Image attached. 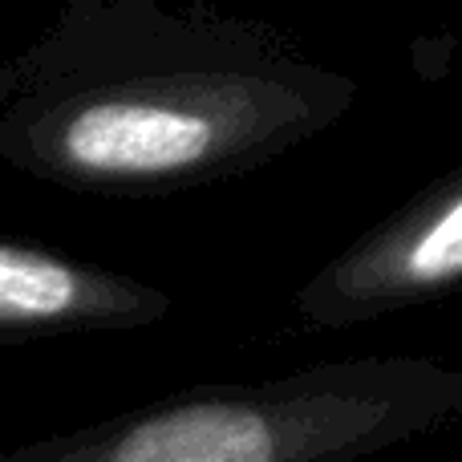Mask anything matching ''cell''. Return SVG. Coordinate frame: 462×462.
Wrapping results in <instances>:
<instances>
[{
	"label": "cell",
	"instance_id": "cell-1",
	"mask_svg": "<svg viewBox=\"0 0 462 462\" xmlns=\"http://www.w3.org/2000/svg\"><path fill=\"white\" fill-rule=\"evenodd\" d=\"M357 94L276 21L216 0H65L0 61V162L61 191L162 199L263 171Z\"/></svg>",
	"mask_w": 462,
	"mask_h": 462
},
{
	"label": "cell",
	"instance_id": "cell-2",
	"mask_svg": "<svg viewBox=\"0 0 462 462\" xmlns=\"http://www.w3.org/2000/svg\"><path fill=\"white\" fill-rule=\"evenodd\" d=\"M458 418V369L430 357H345L260 382L187 385L0 450V462H361Z\"/></svg>",
	"mask_w": 462,
	"mask_h": 462
},
{
	"label": "cell",
	"instance_id": "cell-3",
	"mask_svg": "<svg viewBox=\"0 0 462 462\" xmlns=\"http://www.w3.org/2000/svg\"><path fill=\"white\" fill-rule=\"evenodd\" d=\"M458 284L462 167H447L300 284L292 309L309 328H353L442 300Z\"/></svg>",
	"mask_w": 462,
	"mask_h": 462
},
{
	"label": "cell",
	"instance_id": "cell-4",
	"mask_svg": "<svg viewBox=\"0 0 462 462\" xmlns=\"http://www.w3.org/2000/svg\"><path fill=\"white\" fill-rule=\"evenodd\" d=\"M171 309V292L151 280L0 236V345L134 333L167 320Z\"/></svg>",
	"mask_w": 462,
	"mask_h": 462
},
{
	"label": "cell",
	"instance_id": "cell-5",
	"mask_svg": "<svg viewBox=\"0 0 462 462\" xmlns=\"http://www.w3.org/2000/svg\"><path fill=\"white\" fill-rule=\"evenodd\" d=\"M455 53H458L455 32H430V37H418L414 45H410V65H414V73L422 81L439 86V81H447L450 65H455Z\"/></svg>",
	"mask_w": 462,
	"mask_h": 462
}]
</instances>
